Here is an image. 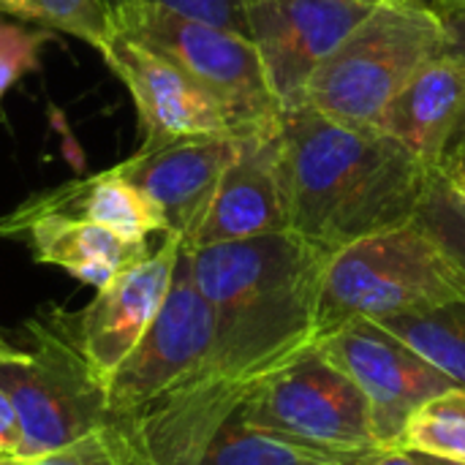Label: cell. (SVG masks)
Returning a JSON list of instances; mask_svg holds the SVG:
<instances>
[{
    "label": "cell",
    "mask_w": 465,
    "mask_h": 465,
    "mask_svg": "<svg viewBox=\"0 0 465 465\" xmlns=\"http://www.w3.org/2000/svg\"><path fill=\"white\" fill-rule=\"evenodd\" d=\"M379 324L465 390V300L390 316Z\"/></svg>",
    "instance_id": "18"
},
{
    "label": "cell",
    "mask_w": 465,
    "mask_h": 465,
    "mask_svg": "<svg viewBox=\"0 0 465 465\" xmlns=\"http://www.w3.org/2000/svg\"><path fill=\"white\" fill-rule=\"evenodd\" d=\"M106 3L114 5L123 0H106ZM147 3H158L163 8H172V11L185 14L191 19L210 22V25L248 35V3L251 0H147Z\"/></svg>",
    "instance_id": "25"
},
{
    "label": "cell",
    "mask_w": 465,
    "mask_h": 465,
    "mask_svg": "<svg viewBox=\"0 0 465 465\" xmlns=\"http://www.w3.org/2000/svg\"><path fill=\"white\" fill-rule=\"evenodd\" d=\"M52 213L93 221L128 242H147L158 232L166 234L161 210L136 185H131L117 166L35 193L3 215V221H25Z\"/></svg>",
    "instance_id": "17"
},
{
    "label": "cell",
    "mask_w": 465,
    "mask_h": 465,
    "mask_svg": "<svg viewBox=\"0 0 465 465\" xmlns=\"http://www.w3.org/2000/svg\"><path fill=\"white\" fill-rule=\"evenodd\" d=\"M240 150L242 139L234 136H193L155 150L139 147L117 169L161 210L166 232L180 234L185 245Z\"/></svg>",
    "instance_id": "13"
},
{
    "label": "cell",
    "mask_w": 465,
    "mask_h": 465,
    "mask_svg": "<svg viewBox=\"0 0 465 465\" xmlns=\"http://www.w3.org/2000/svg\"><path fill=\"white\" fill-rule=\"evenodd\" d=\"M322 354L362 392L381 447L403 444L411 414L455 384L379 322L354 319L316 341Z\"/></svg>",
    "instance_id": "9"
},
{
    "label": "cell",
    "mask_w": 465,
    "mask_h": 465,
    "mask_svg": "<svg viewBox=\"0 0 465 465\" xmlns=\"http://www.w3.org/2000/svg\"><path fill=\"white\" fill-rule=\"evenodd\" d=\"M30 465H150L134 433L112 420Z\"/></svg>",
    "instance_id": "22"
},
{
    "label": "cell",
    "mask_w": 465,
    "mask_h": 465,
    "mask_svg": "<svg viewBox=\"0 0 465 465\" xmlns=\"http://www.w3.org/2000/svg\"><path fill=\"white\" fill-rule=\"evenodd\" d=\"M447 27L450 35V49L455 52H465V5L455 3V0H436L433 5Z\"/></svg>",
    "instance_id": "28"
},
{
    "label": "cell",
    "mask_w": 465,
    "mask_h": 465,
    "mask_svg": "<svg viewBox=\"0 0 465 465\" xmlns=\"http://www.w3.org/2000/svg\"><path fill=\"white\" fill-rule=\"evenodd\" d=\"M444 52L450 35L433 5L384 0L311 76L305 106L338 123L376 128L414 74Z\"/></svg>",
    "instance_id": "4"
},
{
    "label": "cell",
    "mask_w": 465,
    "mask_h": 465,
    "mask_svg": "<svg viewBox=\"0 0 465 465\" xmlns=\"http://www.w3.org/2000/svg\"><path fill=\"white\" fill-rule=\"evenodd\" d=\"M8 346H11V343H8V341H3V338H0V351H3V349H8Z\"/></svg>",
    "instance_id": "34"
},
{
    "label": "cell",
    "mask_w": 465,
    "mask_h": 465,
    "mask_svg": "<svg viewBox=\"0 0 465 465\" xmlns=\"http://www.w3.org/2000/svg\"><path fill=\"white\" fill-rule=\"evenodd\" d=\"M25 332L30 349L0 351V387L19 414V458L38 460L112 417L106 390L90 373L65 311L33 316Z\"/></svg>",
    "instance_id": "6"
},
{
    "label": "cell",
    "mask_w": 465,
    "mask_h": 465,
    "mask_svg": "<svg viewBox=\"0 0 465 465\" xmlns=\"http://www.w3.org/2000/svg\"><path fill=\"white\" fill-rule=\"evenodd\" d=\"M101 54L134 98L144 134L142 150L193 136L240 139L218 101L158 52L114 30L101 46Z\"/></svg>",
    "instance_id": "12"
},
{
    "label": "cell",
    "mask_w": 465,
    "mask_h": 465,
    "mask_svg": "<svg viewBox=\"0 0 465 465\" xmlns=\"http://www.w3.org/2000/svg\"><path fill=\"white\" fill-rule=\"evenodd\" d=\"M403 447L465 465V390L452 387L422 403L403 433Z\"/></svg>",
    "instance_id": "20"
},
{
    "label": "cell",
    "mask_w": 465,
    "mask_h": 465,
    "mask_svg": "<svg viewBox=\"0 0 465 465\" xmlns=\"http://www.w3.org/2000/svg\"><path fill=\"white\" fill-rule=\"evenodd\" d=\"M0 234L25 237L38 264L60 267L95 292L153 251L147 242H128L93 221L54 213L25 221L0 218Z\"/></svg>",
    "instance_id": "16"
},
{
    "label": "cell",
    "mask_w": 465,
    "mask_h": 465,
    "mask_svg": "<svg viewBox=\"0 0 465 465\" xmlns=\"http://www.w3.org/2000/svg\"><path fill=\"white\" fill-rule=\"evenodd\" d=\"M371 11V3L357 0L248 3V35L259 49L283 114L305 106L311 76Z\"/></svg>",
    "instance_id": "10"
},
{
    "label": "cell",
    "mask_w": 465,
    "mask_h": 465,
    "mask_svg": "<svg viewBox=\"0 0 465 465\" xmlns=\"http://www.w3.org/2000/svg\"><path fill=\"white\" fill-rule=\"evenodd\" d=\"M237 414L251 428L335 465H354L384 450L368 401L316 343L272 373Z\"/></svg>",
    "instance_id": "7"
},
{
    "label": "cell",
    "mask_w": 465,
    "mask_h": 465,
    "mask_svg": "<svg viewBox=\"0 0 465 465\" xmlns=\"http://www.w3.org/2000/svg\"><path fill=\"white\" fill-rule=\"evenodd\" d=\"M414 221L465 270V202L433 169Z\"/></svg>",
    "instance_id": "23"
},
{
    "label": "cell",
    "mask_w": 465,
    "mask_h": 465,
    "mask_svg": "<svg viewBox=\"0 0 465 465\" xmlns=\"http://www.w3.org/2000/svg\"><path fill=\"white\" fill-rule=\"evenodd\" d=\"M0 14L38 22L101 49L114 33L106 0H0Z\"/></svg>",
    "instance_id": "21"
},
{
    "label": "cell",
    "mask_w": 465,
    "mask_h": 465,
    "mask_svg": "<svg viewBox=\"0 0 465 465\" xmlns=\"http://www.w3.org/2000/svg\"><path fill=\"white\" fill-rule=\"evenodd\" d=\"M180 251L183 237L166 232L158 248L98 289L90 305L68 313L76 346L104 390L155 322L169 294Z\"/></svg>",
    "instance_id": "11"
},
{
    "label": "cell",
    "mask_w": 465,
    "mask_h": 465,
    "mask_svg": "<svg viewBox=\"0 0 465 465\" xmlns=\"http://www.w3.org/2000/svg\"><path fill=\"white\" fill-rule=\"evenodd\" d=\"M455 3H463V5H465V0H455Z\"/></svg>",
    "instance_id": "35"
},
{
    "label": "cell",
    "mask_w": 465,
    "mask_h": 465,
    "mask_svg": "<svg viewBox=\"0 0 465 465\" xmlns=\"http://www.w3.org/2000/svg\"><path fill=\"white\" fill-rule=\"evenodd\" d=\"M196 465H335L264 430L251 428L234 414L207 444Z\"/></svg>",
    "instance_id": "19"
},
{
    "label": "cell",
    "mask_w": 465,
    "mask_h": 465,
    "mask_svg": "<svg viewBox=\"0 0 465 465\" xmlns=\"http://www.w3.org/2000/svg\"><path fill=\"white\" fill-rule=\"evenodd\" d=\"M114 30L158 52L207 90L240 139L281 134L283 109L267 82L256 44L234 30L191 19L147 0L112 5Z\"/></svg>",
    "instance_id": "5"
},
{
    "label": "cell",
    "mask_w": 465,
    "mask_h": 465,
    "mask_svg": "<svg viewBox=\"0 0 465 465\" xmlns=\"http://www.w3.org/2000/svg\"><path fill=\"white\" fill-rule=\"evenodd\" d=\"M44 33L25 30L19 25H0V95L11 90L25 74L35 71Z\"/></svg>",
    "instance_id": "24"
},
{
    "label": "cell",
    "mask_w": 465,
    "mask_h": 465,
    "mask_svg": "<svg viewBox=\"0 0 465 465\" xmlns=\"http://www.w3.org/2000/svg\"><path fill=\"white\" fill-rule=\"evenodd\" d=\"M447 161H455V163H463V166H465V150L455 153V155H452V158H447Z\"/></svg>",
    "instance_id": "32"
},
{
    "label": "cell",
    "mask_w": 465,
    "mask_h": 465,
    "mask_svg": "<svg viewBox=\"0 0 465 465\" xmlns=\"http://www.w3.org/2000/svg\"><path fill=\"white\" fill-rule=\"evenodd\" d=\"M465 150V114L463 120H460V125H458V131L452 134V139H450V147H447V155H444V161L447 158H452L455 153H460Z\"/></svg>",
    "instance_id": "30"
},
{
    "label": "cell",
    "mask_w": 465,
    "mask_h": 465,
    "mask_svg": "<svg viewBox=\"0 0 465 465\" xmlns=\"http://www.w3.org/2000/svg\"><path fill=\"white\" fill-rule=\"evenodd\" d=\"M278 180L289 229L332 253L414 221L430 169L395 136L302 106L283 114Z\"/></svg>",
    "instance_id": "2"
},
{
    "label": "cell",
    "mask_w": 465,
    "mask_h": 465,
    "mask_svg": "<svg viewBox=\"0 0 465 465\" xmlns=\"http://www.w3.org/2000/svg\"><path fill=\"white\" fill-rule=\"evenodd\" d=\"M465 300V270L417 223L332 251L316 297V341L354 319L381 322Z\"/></svg>",
    "instance_id": "3"
},
{
    "label": "cell",
    "mask_w": 465,
    "mask_h": 465,
    "mask_svg": "<svg viewBox=\"0 0 465 465\" xmlns=\"http://www.w3.org/2000/svg\"><path fill=\"white\" fill-rule=\"evenodd\" d=\"M213 332V305L199 292L191 272V256L183 245L169 294L155 322L106 381L109 417L125 425L147 403L174 387L207 354Z\"/></svg>",
    "instance_id": "8"
},
{
    "label": "cell",
    "mask_w": 465,
    "mask_h": 465,
    "mask_svg": "<svg viewBox=\"0 0 465 465\" xmlns=\"http://www.w3.org/2000/svg\"><path fill=\"white\" fill-rule=\"evenodd\" d=\"M463 114L465 52L450 49L414 74L384 109L376 128L406 144L433 172L444 163Z\"/></svg>",
    "instance_id": "15"
},
{
    "label": "cell",
    "mask_w": 465,
    "mask_h": 465,
    "mask_svg": "<svg viewBox=\"0 0 465 465\" xmlns=\"http://www.w3.org/2000/svg\"><path fill=\"white\" fill-rule=\"evenodd\" d=\"M185 251L215 332L207 354L125 422L150 465L199 463L242 403L316 343V297L330 256L292 229Z\"/></svg>",
    "instance_id": "1"
},
{
    "label": "cell",
    "mask_w": 465,
    "mask_h": 465,
    "mask_svg": "<svg viewBox=\"0 0 465 465\" xmlns=\"http://www.w3.org/2000/svg\"><path fill=\"white\" fill-rule=\"evenodd\" d=\"M0 465H30V460H25V458H5V455H0Z\"/></svg>",
    "instance_id": "31"
},
{
    "label": "cell",
    "mask_w": 465,
    "mask_h": 465,
    "mask_svg": "<svg viewBox=\"0 0 465 465\" xmlns=\"http://www.w3.org/2000/svg\"><path fill=\"white\" fill-rule=\"evenodd\" d=\"M19 447H22L19 414L11 403V398L5 395V390L0 387V455L19 458Z\"/></svg>",
    "instance_id": "27"
},
{
    "label": "cell",
    "mask_w": 465,
    "mask_h": 465,
    "mask_svg": "<svg viewBox=\"0 0 465 465\" xmlns=\"http://www.w3.org/2000/svg\"><path fill=\"white\" fill-rule=\"evenodd\" d=\"M354 465H460L452 463V460H444V458H436V455H428V452H420V450H411V447H384L379 452H373L371 458L360 460Z\"/></svg>",
    "instance_id": "26"
},
{
    "label": "cell",
    "mask_w": 465,
    "mask_h": 465,
    "mask_svg": "<svg viewBox=\"0 0 465 465\" xmlns=\"http://www.w3.org/2000/svg\"><path fill=\"white\" fill-rule=\"evenodd\" d=\"M289 229L281 180L278 136L242 139V150L223 172L215 196L185 248L251 240Z\"/></svg>",
    "instance_id": "14"
},
{
    "label": "cell",
    "mask_w": 465,
    "mask_h": 465,
    "mask_svg": "<svg viewBox=\"0 0 465 465\" xmlns=\"http://www.w3.org/2000/svg\"><path fill=\"white\" fill-rule=\"evenodd\" d=\"M357 3H371V5H379V3H384V0H357Z\"/></svg>",
    "instance_id": "33"
},
{
    "label": "cell",
    "mask_w": 465,
    "mask_h": 465,
    "mask_svg": "<svg viewBox=\"0 0 465 465\" xmlns=\"http://www.w3.org/2000/svg\"><path fill=\"white\" fill-rule=\"evenodd\" d=\"M439 174H441V180L460 196L465 202V166L463 163H455V161H444L439 169H436Z\"/></svg>",
    "instance_id": "29"
}]
</instances>
